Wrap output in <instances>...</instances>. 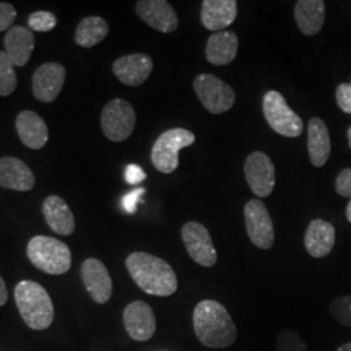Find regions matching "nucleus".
<instances>
[{
  "instance_id": "nucleus-17",
  "label": "nucleus",
  "mask_w": 351,
  "mask_h": 351,
  "mask_svg": "<svg viewBox=\"0 0 351 351\" xmlns=\"http://www.w3.org/2000/svg\"><path fill=\"white\" fill-rule=\"evenodd\" d=\"M237 12L239 4L236 0H204L202 3V24L207 30L224 32L234 23Z\"/></svg>"
},
{
  "instance_id": "nucleus-32",
  "label": "nucleus",
  "mask_w": 351,
  "mask_h": 351,
  "mask_svg": "<svg viewBox=\"0 0 351 351\" xmlns=\"http://www.w3.org/2000/svg\"><path fill=\"white\" fill-rule=\"evenodd\" d=\"M336 101L339 108L351 114V84H341L336 88Z\"/></svg>"
},
{
  "instance_id": "nucleus-31",
  "label": "nucleus",
  "mask_w": 351,
  "mask_h": 351,
  "mask_svg": "<svg viewBox=\"0 0 351 351\" xmlns=\"http://www.w3.org/2000/svg\"><path fill=\"white\" fill-rule=\"evenodd\" d=\"M16 16L17 12L12 4L1 1L0 3V32L10 30L11 29L10 26H12L16 20Z\"/></svg>"
},
{
  "instance_id": "nucleus-2",
  "label": "nucleus",
  "mask_w": 351,
  "mask_h": 351,
  "mask_svg": "<svg viewBox=\"0 0 351 351\" xmlns=\"http://www.w3.org/2000/svg\"><path fill=\"white\" fill-rule=\"evenodd\" d=\"M126 268L134 282L145 293L168 297L177 290L173 268L163 259L147 252H133L126 258Z\"/></svg>"
},
{
  "instance_id": "nucleus-14",
  "label": "nucleus",
  "mask_w": 351,
  "mask_h": 351,
  "mask_svg": "<svg viewBox=\"0 0 351 351\" xmlns=\"http://www.w3.org/2000/svg\"><path fill=\"white\" fill-rule=\"evenodd\" d=\"M64 81L65 68L62 64H43L33 75V94L38 101L51 103L60 94Z\"/></svg>"
},
{
  "instance_id": "nucleus-29",
  "label": "nucleus",
  "mask_w": 351,
  "mask_h": 351,
  "mask_svg": "<svg viewBox=\"0 0 351 351\" xmlns=\"http://www.w3.org/2000/svg\"><path fill=\"white\" fill-rule=\"evenodd\" d=\"M27 23L32 30L39 32V33H46L55 29L58 24V19L53 13L47 12V11H38V12L32 13L27 19Z\"/></svg>"
},
{
  "instance_id": "nucleus-6",
  "label": "nucleus",
  "mask_w": 351,
  "mask_h": 351,
  "mask_svg": "<svg viewBox=\"0 0 351 351\" xmlns=\"http://www.w3.org/2000/svg\"><path fill=\"white\" fill-rule=\"evenodd\" d=\"M263 113L268 125L280 136L295 138L303 132L301 117L288 106L282 94L276 90L265 93L263 98Z\"/></svg>"
},
{
  "instance_id": "nucleus-21",
  "label": "nucleus",
  "mask_w": 351,
  "mask_h": 351,
  "mask_svg": "<svg viewBox=\"0 0 351 351\" xmlns=\"http://www.w3.org/2000/svg\"><path fill=\"white\" fill-rule=\"evenodd\" d=\"M336 230L330 223L316 219L310 223L304 234V246L314 258H324L335 246Z\"/></svg>"
},
{
  "instance_id": "nucleus-36",
  "label": "nucleus",
  "mask_w": 351,
  "mask_h": 351,
  "mask_svg": "<svg viewBox=\"0 0 351 351\" xmlns=\"http://www.w3.org/2000/svg\"><path fill=\"white\" fill-rule=\"evenodd\" d=\"M7 300H8V290H7V287H5L4 280L0 276V307L3 304H5Z\"/></svg>"
},
{
  "instance_id": "nucleus-33",
  "label": "nucleus",
  "mask_w": 351,
  "mask_h": 351,
  "mask_svg": "<svg viewBox=\"0 0 351 351\" xmlns=\"http://www.w3.org/2000/svg\"><path fill=\"white\" fill-rule=\"evenodd\" d=\"M146 193V190L143 188L136 189V190H132L129 191L128 194H125L123 197V208L128 213H134L137 211V206L138 203H141V198L142 195Z\"/></svg>"
},
{
  "instance_id": "nucleus-20",
  "label": "nucleus",
  "mask_w": 351,
  "mask_h": 351,
  "mask_svg": "<svg viewBox=\"0 0 351 351\" xmlns=\"http://www.w3.org/2000/svg\"><path fill=\"white\" fill-rule=\"evenodd\" d=\"M294 17L302 34L316 36L326 21V3L322 0H298L294 7Z\"/></svg>"
},
{
  "instance_id": "nucleus-24",
  "label": "nucleus",
  "mask_w": 351,
  "mask_h": 351,
  "mask_svg": "<svg viewBox=\"0 0 351 351\" xmlns=\"http://www.w3.org/2000/svg\"><path fill=\"white\" fill-rule=\"evenodd\" d=\"M239 52V37L234 32H219L207 40L206 58L213 65H228L232 63Z\"/></svg>"
},
{
  "instance_id": "nucleus-16",
  "label": "nucleus",
  "mask_w": 351,
  "mask_h": 351,
  "mask_svg": "<svg viewBox=\"0 0 351 351\" xmlns=\"http://www.w3.org/2000/svg\"><path fill=\"white\" fill-rule=\"evenodd\" d=\"M124 326L132 339L139 342L150 339L156 329L152 308L145 302H132L124 311Z\"/></svg>"
},
{
  "instance_id": "nucleus-39",
  "label": "nucleus",
  "mask_w": 351,
  "mask_h": 351,
  "mask_svg": "<svg viewBox=\"0 0 351 351\" xmlns=\"http://www.w3.org/2000/svg\"><path fill=\"white\" fill-rule=\"evenodd\" d=\"M348 139H349V146L351 149V126L348 129Z\"/></svg>"
},
{
  "instance_id": "nucleus-11",
  "label": "nucleus",
  "mask_w": 351,
  "mask_h": 351,
  "mask_svg": "<svg viewBox=\"0 0 351 351\" xmlns=\"http://www.w3.org/2000/svg\"><path fill=\"white\" fill-rule=\"evenodd\" d=\"M182 241L190 258L202 267H213L217 261L210 232L201 223L189 221L181 229Z\"/></svg>"
},
{
  "instance_id": "nucleus-35",
  "label": "nucleus",
  "mask_w": 351,
  "mask_h": 351,
  "mask_svg": "<svg viewBox=\"0 0 351 351\" xmlns=\"http://www.w3.org/2000/svg\"><path fill=\"white\" fill-rule=\"evenodd\" d=\"M146 180L145 171L137 164H129L125 168V181L129 185H138Z\"/></svg>"
},
{
  "instance_id": "nucleus-40",
  "label": "nucleus",
  "mask_w": 351,
  "mask_h": 351,
  "mask_svg": "<svg viewBox=\"0 0 351 351\" xmlns=\"http://www.w3.org/2000/svg\"><path fill=\"white\" fill-rule=\"evenodd\" d=\"M350 84H351V82H350Z\"/></svg>"
},
{
  "instance_id": "nucleus-26",
  "label": "nucleus",
  "mask_w": 351,
  "mask_h": 351,
  "mask_svg": "<svg viewBox=\"0 0 351 351\" xmlns=\"http://www.w3.org/2000/svg\"><path fill=\"white\" fill-rule=\"evenodd\" d=\"M108 32L110 26L104 19L99 16H88L75 29V43L84 49L94 47L108 36Z\"/></svg>"
},
{
  "instance_id": "nucleus-1",
  "label": "nucleus",
  "mask_w": 351,
  "mask_h": 351,
  "mask_svg": "<svg viewBox=\"0 0 351 351\" xmlns=\"http://www.w3.org/2000/svg\"><path fill=\"white\" fill-rule=\"evenodd\" d=\"M193 324L197 339L211 349H224L237 339V328L220 302H199L194 310Z\"/></svg>"
},
{
  "instance_id": "nucleus-23",
  "label": "nucleus",
  "mask_w": 351,
  "mask_h": 351,
  "mask_svg": "<svg viewBox=\"0 0 351 351\" xmlns=\"http://www.w3.org/2000/svg\"><path fill=\"white\" fill-rule=\"evenodd\" d=\"M34 36L30 29L24 26H12L4 38L5 53L10 56L14 66H24L29 62L34 50Z\"/></svg>"
},
{
  "instance_id": "nucleus-18",
  "label": "nucleus",
  "mask_w": 351,
  "mask_h": 351,
  "mask_svg": "<svg viewBox=\"0 0 351 351\" xmlns=\"http://www.w3.org/2000/svg\"><path fill=\"white\" fill-rule=\"evenodd\" d=\"M34 185V175L23 160L12 156L0 159V186L16 191H30Z\"/></svg>"
},
{
  "instance_id": "nucleus-19",
  "label": "nucleus",
  "mask_w": 351,
  "mask_h": 351,
  "mask_svg": "<svg viewBox=\"0 0 351 351\" xmlns=\"http://www.w3.org/2000/svg\"><path fill=\"white\" fill-rule=\"evenodd\" d=\"M16 129L21 142L32 150H40L49 141V128L45 120L33 111L19 113Z\"/></svg>"
},
{
  "instance_id": "nucleus-34",
  "label": "nucleus",
  "mask_w": 351,
  "mask_h": 351,
  "mask_svg": "<svg viewBox=\"0 0 351 351\" xmlns=\"http://www.w3.org/2000/svg\"><path fill=\"white\" fill-rule=\"evenodd\" d=\"M336 191L343 198H351V168H346L336 180Z\"/></svg>"
},
{
  "instance_id": "nucleus-15",
  "label": "nucleus",
  "mask_w": 351,
  "mask_h": 351,
  "mask_svg": "<svg viewBox=\"0 0 351 351\" xmlns=\"http://www.w3.org/2000/svg\"><path fill=\"white\" fill-rule=\"evenodd\" d=\"M154 68L149 55L133 53L117 59L113 63V73L126 86L137 88L147 81Z\"/></svg>"
},
{
  "instance_id": "nucleus-38",
  "label": "nucleus",
  "mask_w": 351,
  "mask_h": 351,
  "mask_svg": "<svg viewBox=\"0 0 351 351\" xmlns=\"http://www.w3.org/2000/svg\"><path fill=\"white\" fill-rule=\"evenodd\" d=\"M337 351H351V342H348V343L342 345Z\"/></svg>"
},
{
  "instance_id": "nucleus-12",
  "label": "nucleus",
  "mask_w": 351,
  "mask_h": 351,
  "mask_svg": "<svg viewBox=\"0 0 351 351\" xmlns=\"http://www.w3.org/2000/svg\"><path fill=\"white\" fill-rule=\"evenodd\" d=\"M136 12L147 25L162 33H172L178 27V16L165 0H139Z\"/></svg>"
},
{
  "instance_id": "nucleus-7",
  "label": "nucleus",
  "mask_w": 351,
  "mask_h": 351,
  "mask_svg": "<svg viewBox=\"0 0 351 351\" xmlns=\"http://www.w3.org/2000/svg\"><path fill=\"white\" fill-rule=\"evenodd\" d=\"M193 86L204 108L213 114L226 112L234 106L236 94L233 88L216 75L210 73L197 75Z\"/></svg>"
},
{
  "instance_id": "nucleus-28",
  "label": "nucleus",
  "mask_w": 351,
  "mask_h": 351,
  "mask_svg": "<svg viewBox=\"0 0 351 351\" xmlns=\"http://www.w3.org/2000/svg\"><path fill=\"white\" fill-rule=\"evenodd\" d=\"M329 313L341 326L351 328V297H339L330 303Z\"/></svg>"
},
{
  "instance_id": "nucleus-22",
  "label": "nucleus",
  "mask_w": 351,
  "mask_h": 351,
  "mask_svg": "<svg viewBox=\"0 0 351 351\" xmlns=\"http://www.w3.org/2000/svg\"><path fill=\"white\" fill-rule=\"evenodd\" d=\"M43 215L47 226L62 236H71L75 232V216L68 203L62 197L51 195L43 202Z\"/></svg>"
},
{
  "instance_id": "nucleus-10",
  "label": "nucleus",
  "mask_w": 351,
  "mask_h": 351,
  "mask_svg": "<svg viewBox=\"0 0 351 351\" xmlns=\"http://www.w3.org/2000/svg\"><path fill=\"white\" fill-rule=\"evenodd\" d=\"M245 176L251 191L256 197L267 198L272 194L276 184V172L267 154L262 151L251 152L245 162Z\"/></svg>"
},
{
  "instance_id": "nucleus-37",
  "label": "nucleus",
  "mask_w": 351,
  "mask_h": 351,
  "mask_svg": "<svg viewBox=\"0 0 351 351\" xmlns=\"http://www.w3.org/2000/svg\"><path fill=\"white\" fill-rule=\"evenodd\" d=\"M346 219L349 220V223H351V198L348 207H346Z\"/></svg>"
},
{
  "instance_id": "nucleus-27",
  "label": "nucleus",
  "mask_w": 351,
  "mask_h": 351,
  "mask_svg": "<svg viewBox=\"0 0 351 351\" xmlns=\"http://www.w3.org/2000/svg\"><path fill=\"white\" fill-rule=\"evenodd\" d=\"M17 88V75L14 64L10 56L0 51V95L8 97Z\"/></svg>"
},
{
  "instance_id": "nucleus-30",
  "label": "nucleus",
  "mask_w": 351,
  "mask_h": 351,
  "mask_svg": "<svg viewBox=\"0 0 351 351\" xmlns=\"http://www.w3.org/2000/svg\"><path fill=\"white\" fill-rule=\"evenodd\" d=\"M277 351H308L295 330H284L277 339Z\"/></svg>"
},
{
  "instance_id": "nucleus-9",
  "label": "nucleus",
  "mask_w": 351,
  "mask_h": 351,
  "mask_svg": "<svg viewBox=\"0 0 351 351\" xmlns=\"http://www.w3.org/2000/svg\"><path fill=\"white\" fill-rule=\"evenodd\" d=\"M245 223L251 242L262 249L268 250L275 241V229L264 203L259 199H251L245 206Z\"/></svg>"
},
{
  "instance_id": "nucleus-13",
  "label": "nucleus",
  "mask_w": 351,
  "mask_h": 351,
  "mask_svg": "<svg viewBox=\"0 0 351 351\" xmlns=\"http://www.w3.org/2000/svg\"><path fill=\"white\" fill-rule=\"evenodd\" d=\"M81 276L91 298L99 304L110 301L112 295V278L101 261L88 258L81 267Z\"/></svg>"
},
{
  "instance_id": "nucleus-8",
  "label": "nucleus",
  "mask_w": 351,
  "mask_h": 351,
  "mask_svg": "<svg viewBox=\"0 0 351 351\" xmlns=\"http://www.w3.org/2000/svg\"><path fill=\"white\" fill-rule=\"evenodd\" d=\"M101 124L107 138L112 142H123L132 136L136 128V111L129 101L113 99L104 106Z\"/></svg>"
},
{
  "instance_id": "nucleus-4",
  "label": "nucleus",
  "mask_w": 351,
  "mask_h": 351,
  "mask_svg": "<svg viewBox=\"0 0 351 351\" xmlns=\"http://www.w3.org/2000/svg\"><path fill=\"white\" fill-rule=\"evenodd\" d=\"M27 258L38 269L49 275L66 274L72 265V252L59 239L36 236L27 245Z\"/></svg>"
},
{
  "instance_id": "nucleus-25",
  "label": "nucleus",
  "mask_w": 351,
  "mask_h": 351,
  "mask_svg": "<svg viewBox=\"0 0 351 351\" xmlns=\"http://www.w3.org/2000/svg\"><path fill=\"white\" fill-rule=\"evenodd\" d=\"M307 147L313 165L317 168L324 167L330 155L332 143L326 123L319 117L311 119L308 123Z\"/></svg>"
},
{
  "instance_id": "nucleus-5",
  "label": "nucleus",
  "mask_w": 351,
  "mask_h": 351,
  "mask_svg": "<svg viewBox=\"0 0 351 351\" xmlns=\"http://www.w3.org/2000/svg\"><path fill=\"white\" fill-rule=\"evenodd\" d=\"M194 142L195 136L188 129H169L155 141L151 150V162L159 172L169 175L178 168L180 151L191 146Z\"/></svg>"
},
{
  "instance_id": "nucleus-3",
  "label": "nucleus",
  "mask_w": 351,
  "mask_h": 351,
  "mask_svg": "<svg viewBox=\"0 0 351 351\" xmlns=\"http://www.w3.org/2000/svg\"><path fill=\"white\" fill-rule=\"evenodd\" d=\"M14 300L26 326L34 330L47 329L53 322V304L47 290L34 281L24 280L14 289Z\"/></svg>"
}]
</instances>
